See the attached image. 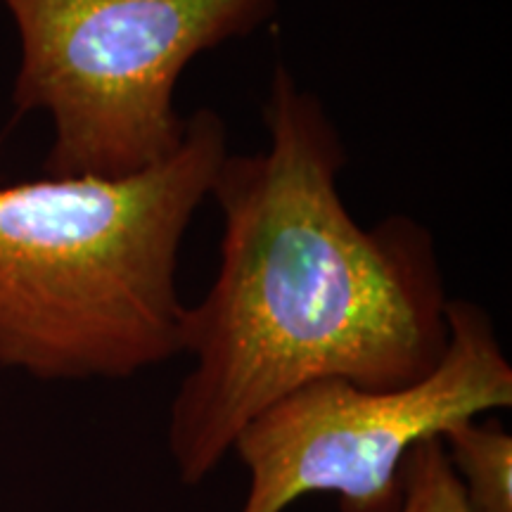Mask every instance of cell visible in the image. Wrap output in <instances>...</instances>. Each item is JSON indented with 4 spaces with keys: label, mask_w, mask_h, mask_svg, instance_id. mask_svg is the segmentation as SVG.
<instances>
[{
    "label": "cell",
    "mask_w": 512,
    "mask_h": 512,
    "mask_svg": "<svg viewBox=\"0 0 512 512\" xmlns=\"http://www.w3.org/2000/svg\"><path fill=\"white\" fill-rule=\"evenodd\" d=\"M266 150L226 155L219 271L188 306L192 366L169 406L166 448L197 486L242 427L294 389L347 380L387 392L422 380L448 344V294L430 228L389 216L363 228L339 195L349 162L323 100L278 62L264 105Z\"/></svg>",
    "instance_id": "1"
},
{
    "label": "cell",
    "mask_w": 512,
    "mask_h": 512,
    "mask_svg": "<svg viewBox=\"0 0 512 512\" xmlns=\"http://www.w3.org/2000/svg\"><path fill=\"white\" fill-rule=\"evenodd\" d=\"M226 155V121L200 107L138 174L0 185V368L128 380L181 356L178 259Z\"/></svg>",
    "instance_id": "2"
},
{
    "label": "cell",
    "mask_w": 512,
    "mask_h": 512,
    "mask_svg": "<svg viewBox=\"0 0 512 512\" xmlns=\"http://www.w3.org/2000/svg\"><path fill=\"white\" fill-rule=\"evenodd\" d=\"M19 38L17 112L53 124L46 176L121 178L176 152L195 57L254 34L283 0H0Z\"/></svg>",
    "instance_id": "3"
},
{
    "label": "cell",
    "mask_w": 512,
    "mask_h": 512,
    "mask_svg": "<svg viewBox=\"0 0 512 512\" xmlns=\"http://www.w3.org/2000/svg\"><path fill=\"white\" fill-rule=\"evenodd\" d=\"M446 323L439 366L408 387L316 380L249 420L230 446L249 477L238 512H285L313 494H335L342 512L399 510L413 444L512 406V366L489 311L448 299Z\"/></svg>",
    "instance_id": "4"
},
{
    "label": "cell",
    "mask_w": 512,
    "mask_h": 512,
    "mask_svg": "<svg viewBox=\"0 0 512 512\" xmlns=\"http://www.w3.org/2000/svg\"><path fill=\"white\" fill-rule=\"evenodd\" d=\"M439 439L472 512H512V437L501 422L460 420Z\"/></svg>",
    "instance_id": "5"
},
{
    "label": "cell",
    "mask_w": 512,
    "mask_h": 512,
    "mask_svg": "<svg viewBox=\"0 0 512 512\" xmlns=\"http://www.w3.org/2000/svg\"><path fill=\"white\" fill-rule=\"evenodd\" d=\"M396 512H472L439 437L420 439L403 458Z\"/></svg>",
    "instance_id": "6"
}]
</instances>
